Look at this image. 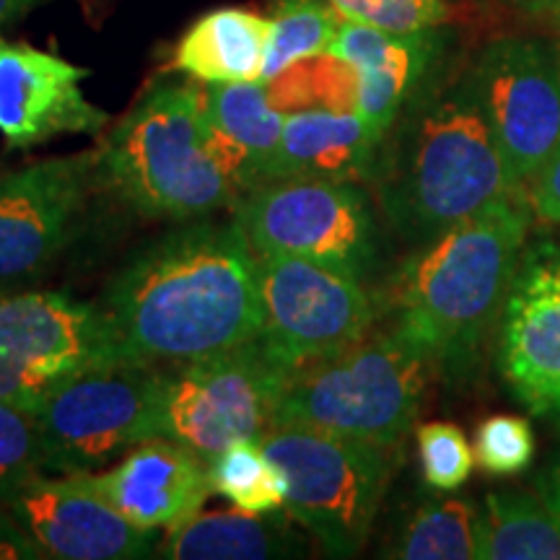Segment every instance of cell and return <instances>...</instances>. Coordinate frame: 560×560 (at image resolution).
<instances>
[{
    "label": "cell",
    "mask_w": 560,
    "mask_h": 560,
    "mask_svg": "<svg viewBox=\"0 0 560 560\" xmlns=\"http://www.w3.org/2000/svg\"><path fill=\"white\" fill-rule=\"evenodd\" d=\"M102 310L140 363H179L260 335L257 260L240 223L198 221L145 244L109 283Z\"/></svg>",
    "instance_id": "6da1fadb"
},
{
    "label": "cell",
    "mask_w": 560,
    "mask_h": 560,
    "mask_svg": "<svg viewBox=\"0 0 560 560\" xmlns=\"http://www.w3.org/2000/svg\"><path fill=\"white\" fill-rule=\"evenodd\" d=\"M532 215L527 192H520L418 244L382 299L389 330L433 369H470L495 317L501 319Z\"/></svg>",
    "instance_id": "7a4b0ae2"
},
{
    "label": "cell",
    "mask_w": 560,
    "mask_h": 560,
    "mask_svg": "<svg viewBox=\"0 0 560 560\" xmlns=\"http://www.w3.org/2000/svg\"><path fill=\"white\" fill-rule=\"evenodd\" d=\"M371 182L392 229L416 244L527 192L511 179L467 75L397 117Z\"/></svg>",
    "instance_id": "3957f363"
},
{
    "label": "cell",
    "mask_w": 560,
    "mask_h": 560,
    "mask_svg": "<svg viewBox=\"0 0 560 560\" xmlns=\"http://www.w3.org/2000/svg\"><path fill=\"white\" fill-rule=\"evenodd\" d=\"M96 177L145 219H206L240 198L215 156L206 86L195 79L145 91L100 149Z\"/></svg>",
    "instance_id": "277c9868"
},
{
    "label": "cell",
    "mask_w": 560,
    "mask_h": 560,
    "mask_svg": "<svg viewBox=\"0 0 560 560\" xmlns=\"http://www.w3.org/2000/svg\"><path fill=\"white\" fill-rule=\"evenodd\" d=\"M431 361L389 327L299 366L285 382L272 423H299L400 450L416 425Z\"/></svg>",
    "instance_id": "5b68a950"
},
{
    "label": "cell",
    "mask_w": 560,
    "mask_h": 560,
    "mask_svg": "<svg viewBox=\"0 0 560 560\" xmlns=\"http://www.w3.org/2000/svg\"><path fill=\"white\" fill-rule=\"evenodd\" d=\"M260 444L289 480L285 511L332 558L359 556L395 470V450L299 423H272Z\"/></svg>",
    "instance_id": "8992f818"
},
{
    "label": "cell",
    "mask_w": 560,
    "mask_h": 560,
    "mask_svg": "<svg viewBox=\"0 0 560 560\" xmlns=\"http://www.w3.org/2000/svg\"><path fill=\"white\" fill-rule=\"evenodd\" d=\"M166 369L117 363L52 389L39 408L42 472H100L132 446L164 436Z\"/></svg>",
    "instance_id": "52a82bcc"
},
{
    "label": "cell",
    "mask_w": 560,
    "mask_h": 560,
    "mask_svg": "<svg viewBox=\"0 0 560 560\" xmlns=\"http://www.w3.org/2000/svg\"><path fill=\"white\" fill-rule=\"evenodd\" d=\"M117 363L140 361L102 306L60 291L0 293V402L34 412L60 384Z\"/></svg>",
    "instance_id": "ba28073f"
},
{
    "label": "cell",
    "mask_w": 560,
    "mask_h": 560,
    "mask_svg": "<svg viewBox=\"0 0 560 560\" xmlns=\"http://www.w3.org/2000/svg\"><path fill=\"white\" fill-rule=\"evenodd\" d=\"M231 208L255 255L304 257L359 278L376 260V226L355 182L272 179Z\"/></svg>",
    "instance_id": "9c48e42d"
},
{
    "label": "cell",
    "mask_w": 560,
    "mask_h": 560,
    "mask_svg": "<svg viewBox=\"0 0 560 560\" xmlns=\"http://www.w3.org/2000/svg\"><path fill=\"white\" fill-rule=\"evenodd\" d=\"M289 371L265 342L240 346L166 369L164 439L210 459L240 439H260L276 420Z\"/></svg>",
    "instance_id": "30bf717a"
},
{
    "label": "cell",
    "mask_w": 560,
    "mask_h": 560,
    "mask_svg": "<svg viewBox=\"0 0 560 560\" xmlns=\"http://www.w3.org/2000/svg\"><path fill=\"white\" fill-rule=\"evenodd\" d=\"M255 260L260 340L289 376L374 330L380 306L353 272L289 255H255Z\"/></svg>",
    "instance_id": "8fae6325"
},
{
    "label": "cell",
    "mask_w": 560,
    "mask_h": 560,
    "mask_svg": "<svg viewBox=\"0 0 560 560\" xmlns=\"http://www.w3.org/2000/svg\"><path fill=\"white\" fill-rule=\"evenodd\" d=\"M467 81L511 179L527 190L560 149V47L545 39H495Z\"/></svg>",
    "instance_id": "7c38bea8"
},
{
    "label": "cell",
    "mask_w": 560,
    "mask_h": 560,
    "mask_svg": "<svg viewBox=\"0 0 560 560\" xmlns=\"http://www.w3.org/2000/svg\"><path fill=\"white\" fill-rule=\"evenodd\" d=\"M96 161L86 151L0 177V293L32 289L73 244L100 185Z\"/></svg>",
    "instance_id": "4fadbf2b"
},
{
    "label": "cell",
    "mask_w": 560,
    "mask_h": 560,
    "mask_svg": "<svg viewBox=\"0 0 560 560\" xmlns=\"http://www.w3.org/2000/svg\"><path fill=\"white\" fill-rule=\"evenodd\" d=\"M499 361L532 412L560 410V240L522 252L501 310Z\"/></svg>",
    "instance_id": "5bb4252c"
},
{
    "label": "cell",
    "mask_w": 560,
    "mask_h": 560,
    "mask_svg": "<svg viewBox=\"0 0 560 560\" xmlns=\"http://www.w3.org/2000/svg\"><path fill=\"white\" fill-rule=\"evenodd\" d=\"M9 511L45 558L136 560L159 548L156 532L130 524L81 475H34Z\"/></svg>",
    "instance_id": "9a60e30c"
},
{
    "label": "cell",
    "mask_w": 560,
    "mask_h": 560,
    "mask_svg": "<svg viewBox=\"0 0 560 560\" xmlns=\"http://www.w3.org/2000/svg\"><path fill=\"white\" fill-rule=\"evenodd\" d=\"M89 70L26 42L0 39V136L32 149L60 136L100 132L109 115L83 94Z\"/></svg>",
    "instance_id": "2e32d148"
},
{
    "label": "cell",
    "mask_w": 560,
    "mask_h": 560,
    "mask_svg": "<svg viewBox=\"0 0 560 560\" xmlns=\"http://www.w3.org/2000/svg\"><path fill=\"white\" fill-rule=\"evenodd\" d=\"M140 529H174L213 493L208 459L174 439H149L100 472H75Z\"/></svg>",
    "instance_id": "e0dca14e"
},
{
    "label": "cell",
    "mask_w": 560,
    "mask_h": 560,
    "mask_svg": "<svg viewBox=\"0 0 560 560\" xmlns=\"http://www.w3.org/2000/svg\"><path fill=\"white\" fill-rule=\"evenodd\" d=\"M327 52L355 70L359 115L387 136L431 66L436 34L384 32L342 19Z\"/></svg>",
    "instance_id": "ac0fdd59"
},
{
    "label": "cell",
    "mask_w": 560,
    "mask_h": 560,
    "mask_svg": "<svg viewBox=\"0 0 560 560\" xmlns=\"http://www.w3.org/2000/svg\"><path fill=\"white\" fill-rule=\"evenodd\" d=\"M384 136L359 109L301 107L285 112L270 179L369 182Z\"/></svg>",
    "instance_id": "d6986e66"
},
{
    "label": "cell",
    "mask_w": 560,
    "mask_h": 560,
    "mask_svg": "<svg viewBox=\"0 0 560 560\" xmlns=\"http://www.w3.org/2000/svg\"><path fill=\"white\" fill-rule=\"evenodd\" d=\"M206 117L215 156L240 195L265 185L285 125V112L272 102L268 81L208 83Z\"/></svg>",
    "instance_id": "ffe728a7"
},
{
    "label": "cell",
    "mask_w": 560,
    "mask_h": 560,
    "mask_svg": "<svg viewBox=\"0 0 560 560\" xmlns=\"http://www.w3.org/2000/svg\"><path fill=\"white\" fill-rule=\"evenodd\" d=\"M285 509L270 514L221 511L195 514L179 527L166 529L156 556L170 560H268L304 556L306 542L293 529Z\"/></svg>",
    "instance_id": "44dd1931"
},
{
    "label": "cell",
    "mask_w": 560,
    "mask_h": 560,
    "mask_svg": "<svg viewBox=\"0 0 560 560\" xmlns=\"http://www.w3.org/2000/svg\"><path fill=\"white\" fill-rule=\"evenodd\" d=\"M270 39V16L215 9L182 34L172 52V68L202 83L262 81Z\"/></svg>",
    "instance_id": "7402d4cb"
},
{
    "label": "cell",
    "mask_w": 560,
    "mask_h": 560,
    "mask_svg": "<svg viewBox=\"0 0 560 560\" xmlns=\"http://www.w3.org/2000/svg\"><path fill=\"white\" fill-rule=\"evenodd\" d=\"M480 560H560V511L532 493H488Z\"/></svg>",
    "instance_id": "603a6c76"
},
{
    "label": "cell",
    "mask_w": 560,
    "mask_h": 560,
    "mask_svg": "<svg viewBox=\"0 0 560 560\" xmlns=\"http://www.w3.org/2000/svg\"><path fill=\"white\" fill-rule=\"evenodd\" d=\"M482 509L467 499H431L405 516L384 556L400 560H480Z\"/></svg>",
    "instance_id": "cb8c5ba5"
},
{
    "label": "cell",
    "mask_w": 560,
    "mask_h": 560,
    "mask_svg": "<svg viewBox=\"0 0 560 560\" xmlns=\"http://www.w3.org/2000/svg\"><path fill=\"white\" fill-rule=\"evenodd\" d=\"M210 488L234 509L270 514L285 509L289 480L260 439H240L208 459Z\"/></svg>",
    "instance_id": "d4e9b609"
},
{
    "label": "cell",
    "mask_w": 560,
    "mask_h": 560,
    "mask_svg": "<svg viewBox=\"0 0 560 560\" xmlns=\"http://www.w3.org/2000/svg\"><path fill=\"white\" fill-rule=\"evenodd\" d=\"M272 39L262 81L330 50L342 16L327 0H272Z\"/></svg>",
    "instance_id": "484cf974"
},
{
    "label": "cell",
    "mask_w": 560,
    "mask_h": 560,
    "mask_svg": "<svg viewBox=\"0 0 560 560\" xmlns=\"http://www.w3.org/2000/svg\"><path fill=\"white\" fill-rule=\"evenodd\" d=\"M418 457L425 486L439 493H452L470 480L475 470V452L459 425L433 420L418 425Z\"/></svg>",
    "instance_id": "4316f807"
},
{
    "label": "cell",
    "mask_w": 560,
    "mask_h": 560,
    "mask_svg": "<svg viewBox=\"0 0 560 560\" xmlns=\"http://www.w3.org/2000/svg\"><path fill=\"white\" fill-rule=\"evenodd\" d=\"M42 472V446L32 412L0 402V511Z\"/></svg>",
    "instance_id": "83f0119b"
},
{
    "label": "cell",
    "mask_w": 560,
    "mask_h": 560,
    "mask_svg": "<svg viewBox=\"0 0 560 560\" xmlns=\"http://www.w3.org/2000/svg\"><path fill=\"white\" fill-rule=\"evenodd\" d=\"M535 431L520 416H490L475 431V462L488 475L524 472L535 459Z\"/></svg>",
    "instance_id": "f1b7e54d"
},
{
    "label": "cell",
    "mask_w": 560,
    "mask_h": 560,
    "mask_svg": "<svg viewBox=\"0 0 560 560\" xmlns=\"http://www.w3.org/2000/svg\"><path fill=\"white\" fill-rule=\"evenodd\" d=\"M342 19L384 32L436 30L450 19L446 0H327Z\"/></svg>",
    "instance_id": "f546056e"
},
{
    "label": "cell",
    "mask_w": 560,
    "mask_h": 560,
    "mask_svg": "<svg viewBox=\"0 0 560 560\" xmlns=\"http://www.w3.org/2000/svg\"><path fill=\"white\" fill-rule=\"evenodd\" d=\"M527 200L537 219L545 223H560V149L529 179Z\"/></svg>",
    "instance_id": "4dcf8cb0"
},
{
    "label": "cell",
    "mask_w": 560,
    "mask_h": 560,
    "mask_svg": "<svg viewBox=\"0 0 560 560\" xmlns=\"http://www.w3.org/2000/svg\"><path fill=\"white\" fill-rule=\"evenodd\" d=\"M42 560V550L37 542L21 529V524L13 520L11 511H0V560Z\"/></svg>",
    "instance_id": "1f68e13d"
},
{
    "label": "cell",
    "mask_w": 560,
    "mask_h": 560,
    "mask_svg": "<svg viewBox=\"0 0 560 560\" xmlns=\"http://www.w3.org/2000/svg\"><path fill=\"white\" fill-rule=\"evenodd\" d=\"M37 3L39 0H0V32L24 19Z\"/></svg>",
    "instance_id": "d6a6232c"
},
{
    "label": "cell",
    "mask_w": 560,
    "mask_h": 560,
    "mask_svg": "<svg viewBox=\"0 0 560 560\" xmlns=\"http://www.w3.org/2000/svg\"><path fill=\"white\" fill-rule=\"evenodd\" d=\"M522 3H527L529 9H535V11H552V13H556L560 9V0H522Z\"/></svg>",
    "instance_id": "836d02e7"
},
{
    "label": "cell",
    "mask_w": 560,
    "mask_h": 560,
    "mask_svg": "<svg viewBox=\"0 0 560 560\" xmlns=\"http://www.w3.org/2000/svg\"><path fill=\"white\" fill-rule=\"evenodd\" d=\"M552 499H558V501H560V475H558V493L552 495Z\"/></svg>",
    "instance_id": "e575fe53"
},
{
    "label": "cell",
    "mask_w": 560,
    "mask_h": 560,
    "mask_svg": "<svg viewBox=\"0 0 560 560\" xmlns=\"http://www.w3.org/2000/svg\"><path fill=\"white\" fill-rule=\"evenodd\" d=\"M550 501H552V506H556V509L560 511V501H558V499H550Z\"/></svg>",
    "instance_id": "d590c367"
},
{
    "label": "cell",
    "mask_w": 560,
    "mask_h": 560,
    "mask_svg": "<svg viewBox=\"0 0 560 560\" xmlns=\"http://www.w3.org/2000/svg\"><path fill=\"white\" fill-rule=\"evenodd\" d=\"M556 16H558V21H560V9H558V11H556Z\"/></svg>",
    "instance_id": "8d00e7d4"
}]
</instances>
